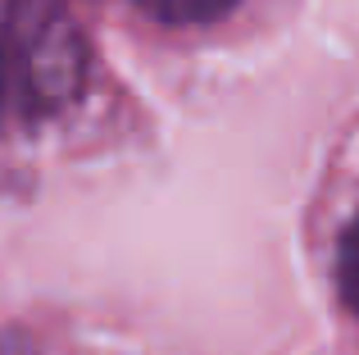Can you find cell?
<instances>
[{
  "label": "cell",
  "mask_w": 359,
  "mask_h": 355,
  "mask_svg": "<svg viewBox=\"0 0 359 355\" xmlns=\"http://www.w3.org/2000/svg\"><path fill=\"white\" fill-rule=\"evenodd\" d=\"M137 14L155 18V23L168 27H205V23H219L228 18L241 0H128Z\"/></svg>",
  "instance_id": "obj_2"
},
{
  "label": "cell",
  "mask_w": 359,
  "mask_h": 355,
  "mask_svg": "<svg viewBox=\"0 0 359 355\" xmlns=\"http://www.w3.org/2000/svg\"><path fill=\"white\" fill-rule=\"evenodd\" d=\"M87 82V36L69 0H5L0 9V133L60 119Z\"/></svg>",
  "instance_id": "obj_1"
}]
</instances>
